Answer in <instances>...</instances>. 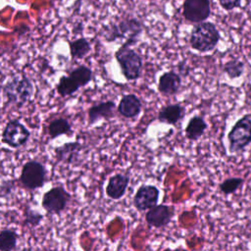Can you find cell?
Segmentation results:
<instances>
[{"label":"cell","instance_id":"6da1fadb","mask_svg":"<svg viewBox=\"0 0 251 251\" xmlns=\"http://www.w3.org/2000/svg\"><path fill=\"white\" fill-rule=\"evenodd\" d=\"M221 39V34L216 25L211 22L196 24L189 34V44L192 49L206 53L215 49Z\"/></svg>","mask_w":251,"mask_h":251},{"label":"cell","instance_id":"7a4b0ae2","mask_svg":"<svg viewBox=\"0 0 251 251\" xmlns=\"http://www.w3.org/2000/svg\"><path fill=\"white\" fill-rule=\"evenodd\" d=\"M34 93L31 80L23 75H18L10 78L3 85V94L9 104L19 108L26 104Z\"/></svg>","mask_w":251,"mask_h":251},{"label":"cell","instance_id":"3957f363","mask_svg":"<svg viewBox=\"0 0 251 251\" xmlns=\"http://www.w3.org/2000/svg\"><path fill=\"white\" fill-rule=\"evenodd\" d=\"M143 30V25L135 18H128L121 21L118 24L112 25L107 34L105 35L108 41H116L117 39H124V46L130 47L138 40L139 35Z\"/></svg>","mask_w":251,"mask_h":251},{"label":"cell","instance_id":"277c9868","mask_svg":"<svg viewBox=\"0 0 251 251\" xmlns=\"http://www.w3.org/2000/svg\"><path fill=\"white\" fill-rule=\"evenodd\" d=\"M93 73L86 66H78L70 72L68 75H63L59 79L56 91L61 97H67L76 92L80 87L91 81Z\"/></svg>","mask_w":251,"mask_h":251},{"label":"cell","instance_id":"5b68a950","mask_svg":"<svg viewBox=\"0 0 251 251\" xmlns=\"http://www.w3.org/2000/svg\"><path fill=\"white\" fill-rule=\"evenodd\" d=\"M228 151L239 153L251 143V116L249 114L238 119L227 133Z\"/></svg>","mask_w":251,"mask_h":251},{"label":"cell","instance_id":"8992f818","mask_svg":"<svg viewBox=\"0 0 251 251\" xmlns=\"http://www.w3.org/2000/svg\"><path fill=\"white\" fill-rule=\"evenodd\" d=\"M19 180L22 186L28 190L39 189L47 180V170L44 164L36 159L26 161L22 167Z\"/></svg>","mask_w":251,"mask_h":251},{"label":"cell","instance_id":"52a82bcc","mask_svg":"<svg viewBox=\"0 0 251 251\" xmlns=\"http://www.w3.org/2000/svg\"><path fill=\"white\" fill-rule=\"evenodd\" d=\"M116 60L119 63L122 74L126 80H136L140 77L143 61L141 56L130 47L124 46L116 52Z\"/></svg>","mask_w":251,"mask_h":251},{"label":"cell","instance_id":"ba28073f","mask_svg":"<svg viewBox=\"0 0 251 251\" xmlns=\"http://www.w3.org/2000/svg\"><path fill=\"white\" fill-rule=\"evenodd\" d=\"M30 137L29 129L17 119L10 120L3 127L1 140L10 148L18 149L28 141Z\"/></svg>","mask_w":251,"mask_h":251},{"label":"cell","instance_id":"9c48e42d","mask_svg":"<svg viewBox=\"0 0 251 251\" xmlns=\"http://www.w3.org/2000/svg\"><path fill=\"white\" fill-rule=\"evenodd\" d=\"M71 200V194L63 185H57L47 190L41 200V207L47 214H61Z\"/></svg>","mask_w":251,"mask_h":251},{"label":"cell","instance_id":"30bf717a","mask_svg":"<svg viewBox=\"0 0 251 251\" xmlns=\"http://www.w3.org/2000/svg\"><path fill=\"white\" fill-rule=\"evenodd\" d=\"M182 15L187 22L193 24L205 22L211 15L210 0H184Z\"/></svg>","mask_w":251,"mask_h":251},{"label":"cell","instance_id":"8fae6325","mask_svg":"<svg viewBox=\"0 0 251 251\" xmlns=\"http://www.w3.org/2000/svg\"><path fill=\"white\" fill-rule=\"evenodd\" d=\"M159 196L160 190L155 185L143 184L133 196V205L138 211H147L157 205Z\"/></svg>","mask_w":251,"mask_h":251},{"label":"cell","instance_id":"7c38bea8","mask_svg":"<svg viewBox=\"0 0 251 251\" xmlns=\"http://www.w3.org/2000/svg\"><path fill=\"white\" fill-rule=\"evenodd\" d=\"M174 215L175 207L160 204L147 210L145 214V221L150 226L160 228L168 226Z\"/></svg>","mask_w":251,"mask_h":251},{"label":"cell","instance_id":"4fadbf2b","mask_svg":"<svg viewBox=\"0 0 251 251\" xmlns=\"http://www.w3.org/2000/svg\"><path fill=\"white\" fill-rule=\"evenodd\" d=\"M129 183V176L124 174H115L110 176L105 187L106 195L112 200H119L126 194Z\"/></svg>","mask_w":251,"mask_h":251},{"label":"cell","instance_id":"5bb4252c","mask_svg":"<svg viewBox=\"0 0 251 251\" xmlns=\"http://www.w3.org/2000/svg\"><path fill=\"white\" fill-rule=\"evenodd\" d=\"M181 86L180 75L174 72L169 71L162 74L158 80V91L165 96H172L179 91Z\"/></svg>","mask_w":251,"mask_h":251},{"label":"cell","instance_id":"9a60e30c","mask_svg":"<svg viewBox=\"0 0 251 251\" xmlns=\"http://www.w3.org/2000/svg\"><path fill=\"white\" fill-rule=\"evenodd\" d=\"M142 109V103L135 94H126L120 100L117 111L126 119H133L137 117Z\"/></svg>","mask_w":251,"mask_h":251},{"label":"cell","instance_id":"2e32d148","mask_svg":"<svg viewBox=\"0 0 251 251\" xmlns=\"http://www.w3.org/2000/svg\"><path fill=\"white\" fill-rule=\"evenodd\" d=\"M116 104L112 100H107L94 104L88 109V124L94 125L102 119H111L114 117Z\"/></svg>","mask_w":251,"mask_h":251},{"label":"cell","instance_id":"e0dca14e","mask_svg":"<svg viewBox=\"0 0 251 251\" xmlns=\"http://www.w3.org/2000/svg\"><path fill=\"white\" fill-rule=\"evenodd\" d=\"M185 116V108L179 104H169L162 107L158 113V121L167 125L176 126Z\"/></svg>","mask_w":251,"mask_h":251},{"label":"cell","instance_id":"ac0fdd59","mask_svg":"<svg viewBox=\"0 0 251 251\" xmlns=\"http://www.w3.org/2000/svg\"><path fill=\"white\" fill-rule=\"evenodd\" d=\"M82 149V144L78 141H72L57 146L54 149L55 159L58 163L72 164Z\"/></svg>","mask_w":251,"mask_h":251},{"label":"cell","instance_id":"d6986e66","mask_svg":"<svg viewBox=\"0 0 251 251\" xmlns=\"http://www.w3.org/2000/svg\"><path fill=\"white\" fill-rule=\"evenodd\" d=\"M207 123L201 116H193L187 123L184 133L185 137L188 140H197L199 139L205 132L207 128Z\"/></svg>","mask_w":251,"mask_h":251},{"label":"cell","instance_id":"ffe728a7","mask_svg":"<svg viewBox=\"0 0 251 251\" xmlns=\"http://www.w3.org/2000/svg\"><path fill=\"white\" fill-rule=\"evenodd\" d=\"M47 132L51 139H55L60 135H72L74 130L69 120L65 118H56L49 122Z\"/></svg>","mask_w":251,"mask_h":251},{"label":"cell","instance_id":"44dd1931","mask_svg":"<svg viewBox=\"0 0 251 251\" xmlns=\"http://www.w3.org/2000/svg\"><path fill=\"white\" fill-rule=\"evenodd\" d=\"M69 46H70L71 56L75 60L84 58L90 52V49H91L89 41L84 37H80L75 40L70 41Z\"/></svg>","mask_w":251,"mask_h":251},{"label":"cell","instance_id":"7402d4cb","mask_svg":"<svg viewBox=\"0 0 251 251\" xmlns=\"http://www.w3.org/2000/svg\"><path fill=\"white\" fill-rule=\"evenodd\" d=\"M19 235L15 229L0 230V251H14L17 247Z\"/></svg>","mask_w":251,"mask_h":251},{"label":"cell","instance_id":"603a6c76","mask_svg":"<svg viewBox=\"0 0 251 251\" xmlns=\"http://www.w3.org/2000/svg\"><path fill=\"white\" fill-rule=\"evenodd\" d=\"M244 63L238 59H232L227 61L224 68L223 71L225 74L227 75V76L231 79L233 78H238L242 75V74L244 73Z\"/></svg>","mask_w":251,"mask_h":251},{"label":"cell","instance_id":"cb8c5ba5","mask_svg":"<svg viewBox=\"0 0 251 251\" xmlns=\"http://www.w3.org/2000/svg\"><path fill=\"white\" fill-rule=\"evenodd\" d=\"M242 183H243V178L241 177H236V176L228 177L219 184V188L224 195L227 196V195L233 194L236 190H238L241 187Z\"/></svg>","mask_w":251,"mask_h":251},{"label":"cell","instance_id":"d4e9b609","mask_svg":"<svg viewBox=\"0 0 251 251\" xmlns=\"http://www.w3.org/2000/svg\"><path fill=\"white\" fill-rule=\"evenodd\" d=\"M43 220V215L36 210H32L29 206H27L25 210V217H24V226H28L35 227L40 225Z\"/></svg>","mask_w":251,"mask_h":251},{"label":"cell","instance_id":"484cf974","mask_svg":"<svg viewBox=\"0 0 251 251\" xmlns=\"http://www.w3.org/2000/svg\"><path fill=\"white\" fill-rule=\"evenodd\" d=\"M221 7L226 11H232L241 5V0H218Z\"/></svg>","mask_w":251,"mask_h":251},{"label":"cell","instance_id":"4316f807","mask_svg":"<svg viewBox=\"0 0 251 251\" xmlns=\"http://www.w3.org/2000/svg\"><path fill=\"white\" fill-rule=\"evenodd\" d=\"M14 182L11 180L5 181L0 185V194L2 196H6L7 194H10L12 192V188H13Z\"/></svg>","mask_w":251,"mask_h":251}]
</instances>
